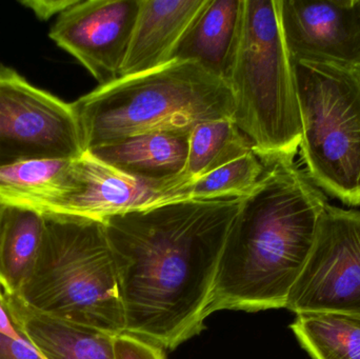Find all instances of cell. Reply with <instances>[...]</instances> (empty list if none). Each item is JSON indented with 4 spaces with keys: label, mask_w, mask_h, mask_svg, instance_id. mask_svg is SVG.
I'll return each mask as SVG.
<instances>
[{
    "label": "cell",
    "mask_w": 360,
    "mask_h": 359,
    "mask_svg": "<svg viewBox=\"0 0 360 359\" xmlns=\"http://www.w3.org/2000/svg\"><path fill=\"white\" fill-rule=\"evenodd\" d=\"M243 198L180 200L101 221L127 333L173 350L202 330Z\"/></svg>",
    "instance_id": "1"
},
{
    "label": "cell",
    "mask_w": 360,
    "mask_h": 359,
    "mask_svg": "<svg viewBox=\"0 0 360 359\" xmlns=\"http://www.w3.org/2000/svg\"><path fill=\"white\" fill-rule=\"evenodd\" d=\"M264 167L229 229L207 316L285 308L310 256L325 194L294 160Z\"/></svg>",
    "instance_id": "2"
},
{
    "label": "cell",
    "mask_w": 360,
    "mask_h": 359,
    "mask_svg": "<svg viewBox=\"0 0 360 359\" xmlns=\"http://www.w3.org/2000/svg\"><path fill=\"white\" fill-rule=\"evenodd\" d=\"M84 151L158 131H192L211 120L232 119L226 81L200 63L174 60L120 77L72 103Z\"/></svg>",
    "instance_id": "3"
},
{
    "label": "cell",
    "mask_w": 360,
    "mask_h": 359,
    "mask_svg": "<svg viewBox=\"0 0 360 359\" xmlns=\"http://www.w3.org/2000/svg\"><path fill=\"white\" fill-rule=\"evenodd\" d=\"M226 82L234 100L232 122L262 164L294 160L302 117L279 0H243V29Z\"/></svg>",
    "instance_id": "4"
},
{
    "label": "cell",
    "mask_w": 360,
    "mask_h": 359,
    "mask_svg": "<svg viewBox=\"0 0 360 359\" xmlns=\"http://www.w3.org/2000/svg\"><path fill=\"white\" fill-rule=\"evenodd\" d=\"M44 216L37 261L16 296L67 322L112 334L126 332L115 263L103 221Z\"/></svg>",
    "instance_id": "5"
},
{
    "label": "cell",
    "mask_w": 360,
    "mask_h": 359,
    "mask_svg": "<svg viewBox=\"0 0 360 359\" xmlns=\"http://www.w3.org/2000/svg\"><path fill=\"white\" fill-rule=\"evenodd\" d=\"M293 63L306 173L321 191L359 207L360 78L335 63Z\"/></svg>",
    "instance_id": "6"
},
{
    "label": "cell",
    "mask_w": 360,
    "mask_h": 359,
    "mask_svg": "<svg viewBox=\"0 0 360 359\" xmlns=\"http://www.w3.org/2000/svg\"><path fill=\"white\" fill-rule=\"evenodd\" d=\"M84 152L72 103L0 65V168L29 160H74Z\"/></svg>",
    "instance_id": "7"
},
{
    "label": "cell",
    "mask_w": 360,
    "mask_h": 359,
    "mask_svg": "<svg viewBox=\"0 0 360 359\" xmlns=\"http://www.w3.org/2000/svg\"><path fill=\"white\" fill-rule=\"evenodd\" d=\"M285 308L296 315L360 316V211L327 204L310 256Z\"/></svg>",
    "instance_id": "8"
},
{
    "label": "cell",
    "mask_w": 360,
    "mask_h": 359,
    "mask_svg": "<svg viewBox=\"0 0 360 359\" xmlns=\"http://www.w3.org/2000/svg\"><path fill=\"white\" fill-rule=\"evenodd\" d=\"M139 12V0H76L49 36L105 86L120 77Z\"/></svg>",
    "instance_id": "9"
},
{
    "label": "cell",
    "mask_w": 360,
    "mask_h": 359,
    "mask_svg": "<svg viewBox=\"0 0 360 359\" xmlns=\"http://www.w3.org/2000/svg\"><path fill=\"white\" fill-rule=\"evenodd\" d=\"M186 176L150 181L126 174L84 152L72 160L70 189L53 214L103 221L112 215L186 200Z\"/></svg>",
    "instance_id": "10"
},
{
    "label": "cell",
    "mask_w": 360,
    "mask_h": 359,
    "mask_svg": "<svg viewBox=\"0 0 360 359\" xmlns=\"http://www.w3.org/2000/svg\"><path fill=\"white\" fill-rule=\"evenodd\" d=\"M285 44L293 61L360 65V0H279Z\"/></svg>",
    "instance_id": "11"
},
{
    "label": "cell",
    "mask_w": 360,
    "mask_h": 359,
    "mask_svg": "<svg viewBox=\"0 0 360 359\" xmlns=\"http://www.w3.org/2000/svg\"><path fill=\"white\" fill-rule=\"evenodd\" d=\"M209 0H139V12L120 77L174 61L180 41Z\"/></svg>",
    "instance_id": "12"
},
{
    "label": "cell",
    "mask_w": 360,
    "mask_h": 359,
    "mask_svg": "<svg viewBox=\"0 0 360 359\" xmlns=\"http://www.w3.org/2000/svg\"><path fill=\"white\" fill-rule=\"evenodd\" d=\"M4 297L15 324L44 358L116 359V334L37 311L16 295Z\"/></svg>",
    "instance_id": "13"
},
{
    "label": "cell",
    "mask_w": 360,
    "mask_h": 359,
    "mask_svg": "<svg viewBox=\"0 0 360 359\" xmlns=\"http://www.w3.org/2000/svg\"><path fill=\"white\" fill-rule=\"evenodd\" d=\"M191 131H158L88 150L93 156L136 178L167 181L184 176Z\"/></svg>",
    "instance_id": "14"
},
{
    "label": "cell",
    "mask_w": 360,
    "mask_h": 359,
    "mask_svg": "<svg viewBox=\"0 0 360 359\" xmlns=\"http://www.w3.org/2000/svg\"><path fill=\"white\" fill-rule=\"evenodd\" d=\"M243 21V0H209L180 41L174 60L200 63L226 81L236 54Z\"/></svg>",
    "instance_id": "15"
},
{
    "label": "cell",
    "mask_w": 360,
    "mask_h": 359,
    "mask_svg": "<svg viewBox=\"0 0 360 359\" xmlns=\"http://www.w3.org/2000/svg\"><path fill=\"white\" fill-rule=\"evenodd\" d=\"M72 160L39 159L0 168V204L53 214L70 189Z\"/></svg>",
    "instance_id": "16"
},
{
    "label": "cell",
    "mask_w": 360,
    "mask_h": 359,
    "mask_svg": "<svg viewBox=\"0 0 360 359\" xmlns=\"http://www.w3.org/2000/svg\"><path fill=\"white\" fill-rule=\"evenodd\" d=\"M44 232L41 213L4 206L0 221V285L6 294H18L33 271Z\"/></svg>",
    "instance_id": "17"
},
{
    "label": "cell",
    "mask_w": 360,
    "mask_h": 359,
    "mask_svg": "<svg viewBox=\"0 0 360 359\" xmlns=\"http://www.w3.org/2000/svg\"><path fill=\"white\" fill-rule=\"evenodd\" d=\"M291 329L312 359H360V316L297 314Z\"/></svg>",
    "instance_id": "18"
},
{
    "label": "cell",
    "mask_w": 360,
    "mask_h": 359,
    "mask_svg": "<svg viewBox=\"0 0 360 359\" xmlns=\"http://www.w3.org/2000/svg\"><path fill=\"white\" fill-rule=\"evenodd\" d=\"M250 152L251 143L232 119L202 122L191 131L184 175L192 183Z\"/></svg>",
    "instance_id": "19"
},
{
    "label": "cell",
    "mask_w": 360,
    "mask_h": 359,
    "mask_svg": "<svg viewBox=\"0 0 360 359\" xmlns=\"http://www.w3.org/2000/svg\"><path fill=\"white\" fill-rule=\"evenodd\" d=\"M264 164L254 152L192 181L184 190L186 200L243 198L249 195L264 174Z\"/></svg>",
    "instance_id": "20"
},
{
    "label": "cell",
    "mask_w": 360,
    "mask_h": 359,
    "mask_svg": "<svg viewBox=\"0 0 360 359\" xmlns=\"http://www.w3.org/2000/svg\"><path fill=\"white\" fill-rule=\"evenodd\" d=\"M116 359H166L162 347L130 333L115 335Z\"/></svg>",
    "instance_id": "21"
},
{
    "label": "cell",
    "mask_w": 360,
    "mask_h": 359,
    "mask_svg": "<svg viewBox=\"0 0 360 359\" xmlns=\"http://www.w3.org/2000/svg\"><path fill=\"white\" fill-rule=\"evenodd\" d=\"M0 359L46 358L32 345L23 333L18 339L6 337L0 333Z\"/></svg>",
    "instance_id": "22"
},
{
    "label": "cell",
    "mask_w": 360,
    "mask_h": 359,
    "mask_svg": "<svg viewBox=\"0 0 360 359\" xmlns=\"http://www.w3.org/2000/svg\"><path fill=\"white\" fill-rule=\"evenodd\" d=\"M76 0H23L19 1L25 8L33 11L40 20H49L55 15H60L73 6Z\"/></svg>",
    "instance_id": "23"
},
{
    "label": "cell",
    "mask_w": 360,
    "mask_h": 359,
    "mask_svg": "<svg viewBox=\"0 0 360 359\" xmlns=\"http://www.w3.org/2000/svg\"><path fill=\"white\" fill-rule=\"evenodd\" d=\"M0 333L6 337H14V339H18L22 335L18 327L15 324L12 314L8 310L1 285H0Z\"/></svg>",
    "instance_id": "24"
},
{
    "label": "cell",
    "mask_w": 360,
    "mask_h": 359,
    "mask_svg": "<svg viewBox=\"0 0 360 359\" xmlns=\"http://www.w3.org/2000/svg\"><path fill=\"white\" fill-rule=\"evenodd\" d=\"M354 71L356 72L357 75L360 78V65L359 67H355Z\"/></svg>",
    "instance_id": "25"
},
{
    "label": "cell",
    "mask_w": 360,
    "mask_h": 359,
    "mask_svg": "<svg viewBox=\"0 0 360 359\" xmlns=\"http://www.w3.org/2000/svg\"><path fill=\"white\" fill-rule=\"evenodd\" d=\"M2 211H4V206H1V204H0V221H1Z\"/></svg>",
    "instance_id": "26"
}]
</instances>
